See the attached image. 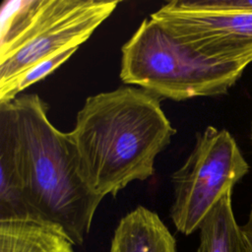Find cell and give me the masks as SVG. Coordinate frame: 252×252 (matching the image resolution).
Instances as JSON below:
<instances>
[{
	"label": "cell",
	"instance_id": "obj_13",
	"mask_svg": "<svg viewBox=\"0 0 252 252\" xmlns=\"http://www.w3.org/2000/svg\"><path fill=\"white\" fill-rule=\"evenodd\" d=\"M222 4L228 8L252 11V0H221Z\"/></svg>",
	"mask_w": 252,
	"mask_h": 252
},
{
	"label": "cell",
	"instance_id": "obj_14",
	"mask_svg": "<svg viewBox=\"0 0 252 252\" xmlns=\"http://www.w3.org/2000/svg\"><path fill=\"white\" fill-rule=\"evenodd\" d=\"M251 139H252V124H251Z\"/></svg>",
	"mask_w": 252,
	"mask_h": 252
},
{
	"label": "cell",
	"instance_id": "obj_11",
	"mask_svg": "<svg viewBox=\"0 0 252 252\" xmlns=\"http://www.w3.org/2000/svg\"><path fill=\"white\" fill-rule=\"evenodd\" d=\"M77 50L78 48H70L51 57H48L32 66L5 86L0 87V102L12 100L20 95L19 94L22 93L24 90L33 85L34 83L44 79L47 75L55 71L60 65L66 62Z\"/></svg>",
	"mask_w": 252,
	"mask_h": 252
},
{
	"label": "cell",
	"instance_id": "obj_3",
	"mask_svg": "<svg viewBox=\"0 0 252 252\" xmlns=\"http://www.w3.org/2000/svg\"><path fill=\"white\" fill-rule=\"evenodd\" d=\"M118 4L104 0L4 1L0 87L48 57L79 48Z\"/></svg>",
	"mask_w": 252,
	"mask_h": 252
},
{
	"label": "cell",
	"instance_id": "obj_1",
	"mask_svg": "<svg viewBox=\"0 0 252 252\" xmlns=\"http://www.w3.org/2000/svg\"><path fill=\"white\" fill-rule=\"evenodd\" d=\"M0 134L9 142L30 220L60 229L82 245L102 201L84 180L69 133L48 119L36 94L0 102Z\"/></svg>",
	"mask_w": 252,
	"mask_h": 252
},
{
	"label": "cell",
	"instance_id": "obj_4",
	"mask_svg": "<svg viewBox=\"0 0 252 252\" xmlns=\"http://www.w3.org/2000/svg\"><path fill=\"white\" fill-rule=\"evenodd\" d=\"M244 69L203 56L151 18L121 48L123 83L175 101L225 94Z\"/></svg>",
	"mask_w": 252,
	"mask_h": 252
},
{
	"label": "cell",
	"instance_id": "obj_10",
	"mask_svg": "<svg viewBox=\"0 0 252 252\" xmlns=\"http://www.w3.org/2000/svg\"><path fill=\"white\" fill-rule=\"evenodd\" d=\"M30 220V215L11 146L0 134V220Z\"/></svg>",
	"mask_w": 252,
	"mask_h": 252
},
{
	"label": "cell",
	"instance_id": "obj_5",
	"mask_svg": "<svg viewBox=\"0 0 252 252\" xmlns=\"http://www.w3.org/2000/svg\"><path fill=\"white\" fill-rule=\"evenodd\" d=\"M249 165L225 129L208 126L196 135L192 152L173 172L171 220L178 231L191 234L212 208L248 172Z\"/></svg>",
	"mask_w": 252,
	"mask_h": 252
},
{
	"label": "cell",
	"instance_id": "obj_7",
	"mask_svg": "<svg viewBox=\"0 0 252 252\" xmlns=\"http://www.w3.org/2000/svg\"><path fill=\"white\" fill-rule=\"evenodd\" d=\"M110 252H176V241L158 214L138 206L120 220Z\"/></svg>",
	"mask_w": 252,
	"mask_h": 252
},
{
	"label": "cell",
	"instance_id": "obj_8",
	"mask_svg": "<svg viewBox=\"0 0 252 252\" xmlns=\"http://www.w3.org/2000/svg\"><path fill=\"white\" fill-rule=\"evenodd\" d=\"M57 227L35 220H0V252H75Z\"/></svg>",
	"mask_w": 252,
	"mask_h": 252
},
{
	"label": "cell",
	"instance_id": "obj_2",
	"mask_svg": "<svg viewBox=\"0 0 252 252\" xmlns=\"http://www.w3.org/2000/svg\"><path fill=\"white\" fill-rule=\"evenodd\" d=\"M175 133L159 97L119 87L87 97L69 136L84 180L104 198L151 177L156 158Z\"/></svg>",
	"mask_w": 252,
	"mask_h": 252
},
{
	"label": "cell",
	"instance_id": "obj_9",
	"mask_svg": "<svg viewBox=\"0 0 252 252\" xmlns=\"http://www.w3.org/2000/svg\"><path fill=\"white\" fill-rule=\"evenodd\" d=\"M232 191L227 192L202 220L196 252H245L241 226L235 220Z\"/></svg>",
	"mask_w": 252,
	"mask_h": 252
},
{
	"label": "cell",
	"instance_id": "obj_12",
	"mask_svg": "<svg viewBox=\"0 0 252 252\" xmlns=\"http://www.w3.org/2000/svg\"><path fill=\"white\" fill-rule=\"evenodd\" d=\"M241 232L243 235L245 252H252V206L246 222L241 225Z\"/></svg>",
	"mask_w": 252,
	"mask_h": 252
},
{
	"label": "cell",
	"instance_id": "obj_6",
	"mask_svg": "<svg viewBox=\"0 0 252 252\" xmlns=\"http://www.w3.org/2000/svg\"><path fill=\"white\" fill-rule=\"evenodd\" d=\"M150 18L207 58L244 68L252 62V11L221 0H173Z\"/></svg>",
	"mask_w": 252,
	"mask_h": 252
}]
</instances>
